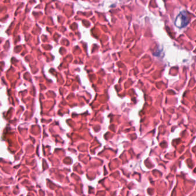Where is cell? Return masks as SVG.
Returning a JSON list of instances; mask_svg holds the SVG:
<instances>
[{"label":"cell","instance_id":"obj_1","mask_svg":"<svg viewBox=\"0 0 196 196\" xmlns=\"http://www.w3.org/2000/svg\"><path fill=\"white\" fill-rule=\"evenodd\" d=\"M189 23V18L187 13L185 10L181 11L177 16L175 20L174 24L179 28H182L187 27Z\"/></svg>","mask_w":196,"mask_h":196}]
</instances>
